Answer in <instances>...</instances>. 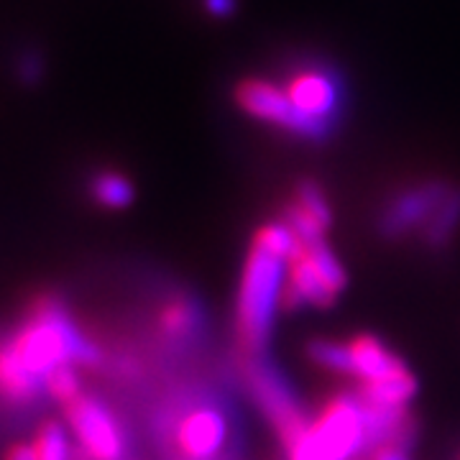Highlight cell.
I'll list each match as a JSON object with an SVG mask.
<instances>
[{
    "label": "cell",
    "mask_w": 460,
    "mask_h": 460,
    "mask_svg": "<svg viewBox=\"0 0 460 460\" xmlns=\"http://www.w3.org/2000/svg\"><path fill=\"white\" fill-rule=\"evenodd\" d=\"M102 350L93 343L54 296H41L31 305L23 325L5 345H0V399L5 404H29L47 378L65 366L95 368Z\"/></svg>",
    "instance_id": "6da1fadb"
},
{
    "label": "cell",
    "mask_w": 460,
    "mask_h": 460,
    "mask_svg": "<svg viewBox=\"0 0 460 460\" xmlns=\"http://www.w3.org/2000/svg\"><path fill=\"white\" fill-rule=\"evenodd\" d=\"M226 399L210 381L177 384L151 420L164 460H241V428Z\"/></svg>",
    "instance_id": "7a4b0ae2"
},
{
    "label": "cell",
    "mask_w": 460,
    "mask_h": 460,
    "mask_svg": "<svg viewBox=\"0 0 460 460\" xmlns=\"http://www.w3.org/2000/svg\"><path fill=\"white\" fill-rule=\"evenodd\" d=\"M284 266H289V261L251 241L233 314L235 358H253L266 353L277 310H281V292L287 281Z\"/></svg>",
    "instance_id": "3957f363"
},
{
    "label": "cell",
    "mask_w": 460,
    "mask_h": 460,
    "mask_svg": "<svg viewBox=\"0 0 460 460\" xmlns=\"http://www.w3.org/2000/svg\"><path fill=\"white\" fill-rule=\"evenodd\" d=\"M233 366L246 394L269 420L284 450L310 438L307 411L277 363L263 353L253 358H233Z\"/></svg>",
    "instance_id": "277c9868"
},
{
    "label": "cell",
    "mask_w": 460,
    "mask_h": 460,
    "mask_svg": "<svg viewBox=\"0 0 460 460\" xmlns=\"http://www.w3.org/2000/svg\"><path fill=\"white\" fill-rule=\"evenodd\" d=\"M313 443L325 460H356L368 450L366 410L358 392H335L320 402L310 422Z\"/></svg>",
    "instance_id": "5b68a950"
},
{
    "label": "cell",
    "mask_w": 460,
    "mask_h": 460,
    "mask_svg": "<svg viewBox=\"0 0 460 460\" xmlns=\"http://www.w3.org/2000/svg\"><path fill=\"white\" fill-rule=\"evenodd\" d=\"M65 414L77 445L87 450L93 460H126L128 435L120 425V420L98 396L83 392L69 404H65Z\"/></svg>",
    "instance_id": "8992f818"
},
{
    "label": "cell",
    "mask_w": 460,
    "mask_h": 460,
    "mask_svg": "<svg viewBox=\"0 0 460 460\" xmlns=\"http://www.w3.org/2000/svg\"><path fill=\"white\" fill-rule=\"evenodd\" d=\"M295 111L313 126L317 141H323L341 113V83L323 66H302L281 84Z\"/></svg>",
    "instance_id": "52a82bcc"
},
{
    "label": "cell",
    "mask_w": 460,
    "mask_h": 460,
    "mask_svg": "<svg viewBox=\"0 0 460 460\" xmlns=\"http://www.w3.org/2000/svg\"><path fill=\"white\" fill-rule=\"evenodd\" d=\"M235 102L241 105V111L253 115L256 120H263L269 126H277L281 131H289L299 138H310L317 141L313 126L296 113L295 105L289 102L284 87L271 80H259V77H248L235 87Z\"/></svg>",
    "instance_id": "ba28073f"
},
{
    "label": "cell",
    "mask_w": 460,
    "mask_h": 460,
    "mask_svg": "<svg viewBox=\"0 0 460 460\" xmlns=\"http://www.w3.org/2000/svg\"><path fill=\"white\" fill-rule=\"evenodd\" d=\"M156 335L164 353L184 358L208 338V317L195 296L174 295L162 305L156 314Z\"/></svg>",
    "instance_id": "9c48e42d"
},
{
    "label": "cell",
    "mask_w": 460,
    "mask_h": 460,
    "mask_svg": "<svg viewBox=\"0 0 460 460\" xmlns=\"http://www.w3.org/2000/svg\"><path fill=\"white\" fill-rule=\"evenodd\" d=\"M447 192L450 184L445 181H420L399 192L378 215V233L384 238H402L411 228H425Z\"/></svg>",
    "instance_id": "30bf717a"
},
{
    "label": "cell",
    "mask_w": 460,
    "mask_h": 460,
    "mask_svg": "<svg viewBox=\"0 0 460 460\" xmlns=\"http://www.w3.org/2000/svg\"><path fill=\"white\" fill-rule=\"evenodd\" d=\"M350 350V376L358 378V384L381 381L410 368L404 358H399L389 345L374 332H358L348 341Z\"/></svg>",
    "instance_id": "8fae6325"
},
{
    "label": "cell",
    "mask_w": 460,
    "mask_h": 460,
    "mask_svg": "<svg viewBox=\"0 0 460 460\" xmlns=\"http://www.w3.org/2000/svg\"><path fill=\"white\" fill-rule=\"evenodd\" d=\"M460 226V187H450L447 198L440 202V208L429 217V223L422 228V243L432 251H443L450 246V238L456 235Z\"/></svg>",
    "instance_id": "7c38bea8"
},
{
    "label": "cell",
    "mask_w": 460,
    "mask_h": 460,
    "mask_svg": "<svg viewBox=\"0 0 460 460\" xmlns=\"http://www.w3.org/2000/svg\"><path fill=\"white\" fill-rule=\"evenodd\" d=\"M90 195L93 199L108 208V210H123L133 202V184L120 172H98L90 181Z\"/></svg>",
    "instance_id": "4fadbf2b"
},
{
    "label": "cell",
    "mask_w": 460,
    "mask_h": 460,
    "mask_svg": "<svg viewBox=\"0 0 460 460\" xmlns=\"http://www.w3.org/2000/svg\"><path fill=\"white\" fill-rule=\"evenodd\" d=\"M307 358L338 376H350V350L348 341H328V338H314L305 348Z\"/></svg>",
    "instance_id": "5bb4252c"
},
{
    "label": "cell",
    "mask_w": 460,
    "mask_h": 460,
    "mask_svg": "<svg viewBox=\"0 0 460 460\" xmlns=\"http://www.w3.org/2000/svg\"><path fill=\"white\" fill-rule=\"evenodd\" d=\"M292 202H295L302 213L310 215L317 226H323L325 230L330 228V223H332V213H330L328 199H325V192H323L313 180H305L296 184L295 199H292Z\"/></svg>",
    "instance_id": "9a60e30c"
},
{
    "label": "cell",
    "mask_w": 460,
    "mask_h": 460,
    "mask_svg": "<svg viewBox=\"0 0 460 460\" xmlns=\"http://www.w3.org/2000/svg\"><path fill=\"white\" fill-rule=\"evenodd\" d=\"M33 458L36 460H69V440H66L65 428L59 422H47L36 432L33 440Z\"/></svg>",
    "instance_id": "2e32d148"
},
{
    "label": "cell",
    "mask_w": 460,
    "mask_h": 460,
    "mask_svg": "<svg viewBox=\"0 0 460 460\" xmlns=\"http://www.w3.org/2000/svg\"><path fill=\"white\" fill-rule=\"evenodd\" d=\"M47 394H49L51 399H57L62 407L69 404L75 396L83 394V384H80V378H77L75 366H65V368L54 371V374L47 378Z\"/></svg>",
    "instance_id": "e0dca14e"
},
{
    "label": "cell",
    "mask_w": 460,
    "mask_h": 460,
    "mask_svg": "<svg viewBox=\"0 0 460 460\" xmlns=\"http://www.w3.org/2000/svg\"><path fill=\"white\" fill-rule=\"evenodd\" d=\"M18 75L29 83H36L41 77V57L39 54H23L21 65H18Z\"/></svg>",
    "instance_id": "ac0fdd59"
},
{
    "label": "cell",
    "mask_w": 460,
    "mask_h": 460,
    "mask_svg": "<svg viewBox=\"0 0 460 460\" xmlns=\"http://www.w3.org/2000/svg\"><path fill=\"white\" fill-rule=\"evenodd\" d=\"M205 8L213 13V16H228L235 8V0H205Z\"/></svg>",
    "instance_id": "d6986e66"
},
{
    "label": "cell",
    "mask_w": 460,
    "mask_h": 460,
    "mask_svg": "<svg viewBox=\"0 0 460 460\" xmlns=\"http://www.w3.org/2000/svg\"><path fill=\"white\" fill-rule=\"evenodd\" d=\"M3 460H36V458H33L31 445H13V447L5 453V458Z\"/></svg>",
    "instance_id": "ffe728a7"
},
{
    "label": "cell",
    "mask_w": 460,
    "mask_h": 460,
    "mask_svg": "<svg viewBox=\"0 0 460 460\" xmlns=\"http://www.w3.org/2000/svg\"><path fill=\"white\" fill-rule=\"evenodd\" d=\"M456 460H460V450H458V458H456Z\"/></svg>",
    "instance_id": "44dd1931"
}]
</instances>
